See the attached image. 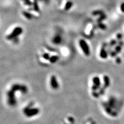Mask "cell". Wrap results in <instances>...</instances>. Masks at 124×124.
Instances as JSON below:
<instances>
[{
    "label": "cell",
    "instance_id": "cell-1",
    "mask_svg": "<svg viewBox=\"0 0 124 124\" xmlns=\"http://www.w3.org/2000/svg\"><path fill=\"white\" fill-rule=\"evenodd\" d=\"M22 32L23 29L22 28H21L20 26L16 27V28H15L14 30L12 31V32H11L9 35H8L7 36V39L9 40L13 39L18 36L19 35H20V34H22Z\"/></svg>",
    "mask_w": 124,
    "mask_h": 124
},
{
    "label": "cell",
    "instance_id": "cell-2",
    "mask_svg": "<svg viewBox=\"0 0 124 124\" xmlns=\"http://www.w3.org/2000/svg\"><path fill=\"white\" fill-rule=\"evenodd\" d=\"M79 44L81 48L82 49V51L85 55L88 56L90 54V47L86 43V42L83 39H81L79 41Z\"/></svg>",
    "mask_w": 124,
    "mask_h": 124
},
{
    "label": "cell",
    "instance_id": "cell-3",
    "mask_svg": "<svg viewBox=\"0 0 124 124\" xmlns=\"http://www.w3.org/2000/svg\"><path fill=\"white\" fill-rule=\"evenodd\" d=\"M39 110L38 108H32V109L27 110L25 112V114L27 116H28V117H32V116L38 114L39 113Z\"/></svg>",
    "mask_w": 124,
    "mask_h": 124
},
{
    "label": "cell",
    "instance_id": "cell-4",
    "mask_svg": "<svg viewBox=\"0 0 124 124\" xmlns=\"http://www.w3.org/2000/svg\"><path fill=\"white\" fill-rule=\"evenodd\" d=\"M51 85L53 88L57 89L59 87V84H58L56 78L55 76H52L51 78Z\"/></svg>",
    "mask_w": 124,
    "mask_h": 124
},
{
    "label": "cell",
    "instance_id": "cell-5",
    "mask_svg": "<svg viewBox=\"0 0 124 124\" xmlns=\"http://www.w3.org/2000/svg\"><path fill=\"white\" fill-rule=\"evenodd\" d=\"M93 82L94 83V85L93 87V89L96 90L98 87V86L100 85V80L98 77H95L93 79Z\"/></svg>",
    "mask_w": 124,
    "mask_h": 124
},
{
    "label": "cell",
    "instance_id": "cell-6",
    "mask_svg": "<svg viewBox=\"0 0 124 124\" xmlns=\"http://www.w3.org/2000/svg\"><path fill=\"white\" fill-rule=\"evenodd\" d=\"M73 3L71 1H68L66 4L65 6V10H69L71 8V7L72 6Z\"/></svg>",
    "mask_w": 124,
    "mask_h": 124
},
{
    "label": "cell",
    "instance_id": "cell-7",
    "mask_svg": "<svg viewBox=\"0 0 124 124\" xmlns=\"http://www.w3.org/2000/svg\"><path fill=\"white\" fill-rule=\"evenodd\" d=\"M22 14L24 15V16L28 19H30H30H32L33 18L32 15L29 12H27V11H23Z\"/></svg>",
    "mask_w": 124,
    "mask_h": 124
},
{
    "label": "cell",
    "instance_id": "cell-8",
    "mask_svg": "<svg viewBox=\"0 0 124 124\" xmlns=\"http://www.w3.org/2000/svg\"><path fill=\"white\" fill-rule=\"evenodd\" d=\"M100 56L103 59H106L107 56V54L104 48H102L100 51Z\"/></svg>",
    "mask_w": 124,
    "mask_h": 124
},
{
    "label": "cell",
    "instance_id": "cell-9",
    "mask_svg": "<svg viewBox=\"0 0 124 124\" xmlns=\"http://www.w3.org/2000/svg\"><path fill=\"white\" fill-rule=\"evenodd\" d=\"M92 14H93V15H95V16H97V15H100V16H101V15H102L104 14V13L102 11H101V10H95V11H93Z\"/></svg>",
    "mask_w": 124,
    "mask_h": 124
},
{
    "label": "cell",
    "instance_id": "cell-10",
    "mask_svg": "<svg viewBox=\"0 0 124 124\" xmlns=\"http://www.w3.org/2000/svg\"><path fill=\"white\" fill-rule=\"evenodd\" d=\"M104 85H105L106 87L108 86L110 84V80H109V79H108V78L106 76L104 78Z\"/></svg>",
    "mask_w": 124,
    "mask_h": 124
},
{
    "label": "cell",
    "instance_id": "cell-11",
    "mask_svg": "<svg viewBox=\"0 0 124 124\" xmlns=\"http://www.w3.org/2000/svg\"><path fill=\"white\" fill-rule=\"evenodd\" d=\"M98 26L99 28H100L101 30H106L107 29V26L104 24H103V23H102L101 22L99 23Z\"/></svg>",
    "mask_w": 124,
    "mask_h": 124
},
{
    "label": "cell",
    "instance_id": "cell-12",
    "mask_svg": "<svg viewBox=\"0 0 124 124\" xmlns=\"http://www.w3.org/2000/svg\"><path fill=\"white\" fill-rule=\"evenodd\" d=\"M33 6H34V8L36 11H39V7L38 5V3L36 0H35L34 2L33 3Z\"/></svg>",
    "mask_w": 124,
    "mask_h": 124
},
{
    "label": "cell",
    "instance_id": "cell-13",
    "mask_svg": "<svg viewBox=\"0 0 124 124\" xmlns=\"http://www.w3.org/2000/svg\"><path fill=\"white\" fill-rule=\"evenodd\" d=\"M106 18H107V16L106 15L103 14V15L101 16V17H99V18L98 19L97 21H98V22L100 23L101 21H102L103 20H104V19H106Z\"/></svg>",
    "mask_w": 124,
    "mask_h": 124
},
{
    "label": "cell",
    "instance_id": "cell-14",
    "mask_svg": "<svg viewBox=\"0 0 124 124\" xmlns=\"http://www.w3.org/2000/svg\"><path fill=\"white\" fill-rule=\"evenodd\" d=\"M121 50H122V46L118 45L116 46L115 52H116L117 53H119L121 51Z\"/></svg>",
    "mask_w": 124,
    "mask_h": 124
},
{
    "label": "cell",
    "instance_id": "cell-15",
    "mask_svg": "<svg viewBox=\"0 0 124 124\" xmlns=\"http://www.w3.org/2000/svg\"><path fill=\"white\" fill-rule=\"evenodd\" d=\"M24 1V3L25 4V5H28V6H31L32 5V3L31 2L30 0H23Z\"/></svg>",
    "mask_w": 124,
    "mask_h": 124
},
{
    "label": "cell",
    "instance_id": "cell-16",
    "mask_svg": "<svg viewBox=\"0 0 124 124\" xmlns=\"http://www.w3.org/2000/svg\"><path fill=\"white\" fill-rule=\"evenodd\" d=\"M50 61L52 62V63H54V62H56L58 60V57L57 56H52L50 58Z\"/></svg>",
    "mask_w": 124,
    "mask_h": 124
},
{
    "label": "cell",
    "instance_id": "cell-17",
    "mask_svg": "<svg viewBox=\"0 0 124 124\" xmlns=\"http://www.w3.org/2000/svg\"><path fill=\"white\" fill-rule=\"evenodd\" d=\"M116 43H117V41H116V40H112L110 41V46H113L114 45H115L116 44Z\"/></svg>",
    "mask_w": 124,
    "mask_h": 124
},
{
    "label": "cell",
    "instance_id": "cell-18",
    "mask_svg": "<svg viewBox=\"0 0 124 124\" xmlns=\"http://www.w3.org/2000/svg\"><path fill=\"white\" fill-rule=\"evenodd\" d=\"M122 37H123V35H122V34H121V33L117 34V38L118 40H121L122 39Z\"/></svg>",
    "mask_w": 124,
    "mask_h": 124
},
{
    "label": "cell",
    "instance_id": "cell-19",
    "mask_svg": "<svg viewBox=\"0 0 124 124\" xmlns=\"http://www.w3.org/2000/svg\"><path fill=\"white\" fill-rule=\"evenodd\" d=\"M43 57H44V59H46V60L50 59V56H49V54L48 53H45L44 55H43Z\"/></svg>",
    "mask_w": 124,
    "mask_h": 124
},
{
    "label": "cell",
    "instance_id": "cell-20",
    "mask_svg": "<svg viewBox=\"0 0 124 124\" xmlns=\"http://www.w3.org/2000/svg\"><path fill=\"white\" fill-rule=\"evenodd\" d=\"M121 10L123 13H124V2L122 3L121 5Z\"/></svg>",
    "mask_w": 124,
    "mask_h": 124
}]
</instances>
